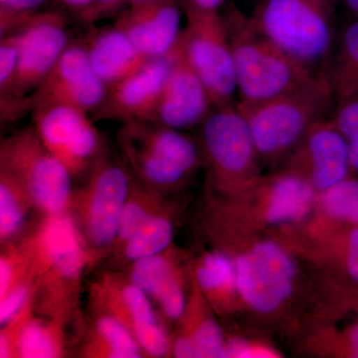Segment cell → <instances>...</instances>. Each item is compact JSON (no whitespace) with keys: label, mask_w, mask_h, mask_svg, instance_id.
Wrapping results in <instances>:
<instances>
[{"label":"cell","mask_w":358,"mask_h":358,"mask_svg":"<svg viewBox=\"0 0 358 358\" xmlns=\"http://www.w3.org/2000/svg\"><path fill=\"white\" fill-rule=\"evenodd\" d=\"M222 18L234 59L237 103L262 102L324 75L313 72L282 51L236 7L227 9Z\"/></svg>","instance_id":"obj_1"},{"label":"cell","mask_w":358,"mask_h":358,"mask_svg":"<svg viewBox=\"0 0 358 358\" xmlns=\"http://www.w3.org/2000/svg\"><path fill=\"white\" fill-rule=\"evenodd\" d=\"M341 0H260L250 16L259 31L308 69L324 74L333 56Z\"/></svg>","instance_id":"obj_2"},{"label":"cell","mask_w":358,"mask_h":358,"mask_svg":"<svg viewBox=\"0 0 358 358\" xmlns=\"http://www.w3.org/2000/svg\"><path fill=\"white\" fill-rule=\"evenodd\" d=\"M336 100L324 75L288 93L258 103H236L257 152L277 159L293 150L315 122L327 119Z\"/></svg>","instance_id":"obj_3"},{"label":"cell","mask_w":358,"mask_h":358,"mask_svg":"<svg viewBox=\"0 0 358 358\" xmlns=\"http://www.w3.org/2000/svg\"><path fill=\"white\" fill-rule=\"evenodd\" d=\"M20 55L13 84L0 96L1 121L9 122L31 110L30 98L69 46L62 13L42 11L20 28Z\"/></svg>","instance_id":"obj_4"},{"label":"cell","mask_w":358,"mask_h":358,"mask_svg":"<svg viewBox=\"0 0 358 358\" xmlns=\"http://www.w3.org/2000/svg\"><path fill=\"white\" fill-rule=\"evenodd\" d=\"M0 169L49 216L63 213L69 203L72 174L45 148L33 127L2 141Z\"/></svg>","instance_id":"obj_5"},{"label":"cell","mask_w":358,"mask_h":358,"mask_svg":"<svg viewBox=\"0 0 358 358\" xmlns=\"http://www.w3.org/2000/svg\"><path fill=\"white\" fill-rule=\"evenodd\" d=\"M176 48L204 84L214 107L236 103L234 59L221 13L187 18Z\"/></svg>","instance_id":"obj_6"},{"label":"cell","mask_w":358,"mask_h":358,"mask_svg":"<svg viewBox=\"0 0 358 358\" xmlns=\"http://www.w3.org/2000/svg\"><path fill=\"white\" fill-rule=\"evenodd\" d=\"M33 129L45 148L72 176L85 171L101 157V136L90 113L63 103L32 108Z\"/></svg>","instance_id":"obj_7"},{"label":"cell","mask_w":358,"mask_h":358,"mask_svg":"<svg viewBox=\"0 0 358 358\" xmlns=\"http://www.w3.org/2000/svg\"><path fill=\"white\" fill-rule=\"evenodd\" d=\"M201 143L212 174L220 185H242L253 176L259 155L236 103L214 108L201 124Z\"/></svg>","instance_id":"obj_8"},{"label":"cell","mask_w":358,"mask_h":358,"mask_svg":"<svg viewBox=\"0 0 358 358\" xmlns=\"http://www.w3.org/2000/svg\"><path fill=\"white\" fill-rule=\"evenodd\" d=\"M237 291L258 313L275 312L291 296L296 268L281 245L265 241L238 257Z\"/></svg>","instance_id":"obj_9"},{"label":"cell","mask_w":358,"mask_h":358,"mask_svg":"<svg viewBox=\"0 0 358 358\" xmlns=\"http://www.w3.org/2000/svg\"><path fill=\"white\" fill-rule=\"evenodd\" d=\"M131 192V180L124 167L107 157L96 160L80 199L85 235L96 248H106L115 242Z\"/></svg>","instance_id":"obj_10"},{"label":"cell","mask_w":358,"mask_h":358,"mask_svg":"<svg viewBox=\"0 0 358 358\" xmlns=\"http://www.w3.org/2000/svg\"><path fill=\"white\" fill-rule=\"evenodd\" d=\"M108 86L96 74L84 42H71L31 98L34 106L63 103L94 114L107 95Z\"/></svg>","instance_id":"obj_11"},{"label":"cell","mask_w":358,"mask_h":358,"mask_svg":"<svg viewBox=\"0 0 358 358\" xmlns=\"http://www.w3.org/2000/svg\"><path fill=\"white\" fill-rule=\"evenodd\" d=\"M169 55L171 71L152 122L178 131L201 126L215 108L208 91L176 46Z\"/></svg>","instance_id":"obj_12"},{"label":"cell","mask_w":358,"mask_h":358,"mask_svg":"<svg viewBox=\"0 0 358 358\" xmlns=\"http://www.w3.org/2000/svg\"><path fill=\"white\" fill-rule=\"evenodd\" d=\"M171 68V55L150 59L131 76L108 87L105 100L94 115L122 122H152Z\"/></svg>","instance_id":"obj_13"},{"label":"cell","mask_w":358,"mask_h":358,"mask_svg":"<svg viewBox=\"0 0 358 358\" xmlns=\"http://www.w3.org/2000/svg\"><path fill=\"white\" fill-rule=\"evenodd\" d=\"M299 145L291 171L310 180L315 189L324 192L352 173L348 143L331 117L315 122Z\"/></svg>","instance_id":"obj_14"},{"label":"cell","mask_w":358,"mask_h":358,"mask_svg":"<svg viewBox=\"0 0 358 358\" xmlns=\"http://www.w3.org/2000/svg\"><path fill=\"white\" fill-rule=\"evenodd\" d=\"M182 13L180 0H152L129 6L115 24L145 57H162L178 43Z\"/></svg>","instance_id":"obj_15"},{"label":"cell","mask_w":358,"mask_h":358,"mask_svg":"<svg viewBox=\"0 0 358 358\" xmlns=\"http://www.w3.org/2000/svg\"><path fill=\"white\" fill-rule=\"evenodd\" d=\"M84 43L92 67L108 87L131 76L150 60L115 24L91 31Z\"/></svg>","instance_id":"obj_16"},{"label":"cell","mask_w":358,"mask_h":358,"mask_svg":"<svg viewBox=\"0 0 358 358\" xmlns=\"http://www.w3.org/2000/svg\"><path fill=\"white\" fill-rule=\"evenodd\" d=\"M110 296L112 315L131 329L141 350L150 357H164L169 352V339L148 294L131 282L119 287Z\"/></svg>","instance_id":"obj_17"},{"label":"cell","mask_w":358,"mask_h":358,"mask_svg":"<svg viewBox=\"0 0 358 358\" xmlns=\"http://www.w3.org/2000/svg\"><path fill=\"white\" fill-rule=\"evenodd\" d=\"M40 257L62 279L76 281L83 272L87 256L76 224L64 213L50 216L40 232Z\"/></svg>","instance_id":"obj_18"},{"label":"cell","mask_w":358,"mask_h":358,"mask_svg":"<svg viewBox=\"0 0 358 358\" xmlns=\"http://www.w3.org/2000/svg\"><path fill=\"white\" fill-rule=\"evenodd\" d=\"M131 282L154 299L169 319L178 320L185 313L182 287L171 261L162 254L134 262Z\"/></svg>","instance_id":"obj_19"},{"label":"cell","mask_w":358,"mask_h":358,"mask_svg":"<svg viewBox=\"0 0 358 358\" xmlns=\"http://www.w3.org/2000/svg\"><path fill=\"white\" fill-rule=\"evenodd\" d=\"M315 189L310 180L293 171L275 178L268 193L266 221L279 225L300 220L310 210Z\"/></svg>","instance_id":"obj_20"},{"label":"cell","mask_w":358,"mask_h":358,"mask_svg":"<svg viewBox=\"0 0 358 358\" xmlns=\"http://www.w3.org/2000/svg\"><path fill=\"white\" fill-rule=\"evenodd\" d=\"M324 76L336 102L358 95V17L339 33Z\"/></svg>","instance_id":"obj_21"},{"label":"cell","mask_w":358,"mask_h":358,"mask_svg":"<svg viewBox=\"0 0 358 358\" xmlns=\"http://www.w3.org/2000/svg\"><path fill=\"white\" fill-rule=\"evenodd\" d=\"M173 224L152 211L141 223L133 236L124 242V256L131 262L157 255L166 250L173 239Z\"/></svg>","instance_id":"obj_22"},{"label":"cell","mask_w":358,"mask_h":358,"mask_svg":"<svg viewBox=\"0 0 358 358\" xmlns=\"http://www.w3.org/2000/svg\"><path fill=\"white\" fill-rule=\"evenodd\" d=\"M96 345L99 357L138 358L141 357L140 345L131 329L114 315H102L96 322Z\"/></svg>","instance_id":"obj_23"},{"label":"cell","mask_w":358,"mask_h":358,"mask_svg":"<svg viewBox=\"0 0 358 358\" xmlns=\"http://www.w3.org/2000/svg\"><path fill=\"white\" fill-rule=\"evenodd\" d=\"M222 331L215 320L205 319L190 334L179 336L173 345V355L179 358L223 357Z\"/></svg>","instance_id":"obj_24"},{"label":"cell","mask_w":358,"mask_h":358,"mask_svg":"<svg viewBox=\"0 0 358 358\" xmlns=\"http://www.w3.org/2000/svg\"><path fill=\"white\" fill-rule=\"evenodd\" d=\"M31 203L20 186L0 173V237L1 241L17 234L26 217V207Z\"/></svg>","instance_id":"obj_25"},{"label":"cell","mask_w":358,"mask_h":358,"mask_svg":"<svg viewBox=\"0 0 358 358\" xmlns=\"http://www.w3.org/2000/svg\"><path fill=\"white\" fill-rule=\"evenodd\" d=\"M200 288L212 294L228 293L237 289L236 266L222 253L214 252L204 257L196 270Z\"/></svg>","instance_id":"obj_26"},{"label":"cell","mask_w":358,"mask_h":358,"mask_svg":"<svg viewBox=\"0 0 358 358\" xmlns=\"http://www.w3.org/2000/svg\"><path fill=\"white\" fill-rule=\"evenodd\" d=\"M18 357L24 358L57 357L61 353L60 341L52 327L39 320H28L18 334Z\"/></svg>","instance_id":"obj_27"},{"label":"cell","mask_w":358,"mask_h":358,"mask_svg":"<svg viewBox=\"0 0 358 358\" xmlns=\"http://www.w3.org/2000/svg\"><path fill=\"white\" fill-rule=\"evenodd\" d=\"M324 192L322 206L331 217L358 226V180L346 178Z\"/></svg>","instance_id":"obj_28"},{"label":"cell","mask_w":358,"mask_h":358,"mask_svg":"<svg viewBox=\"0 0 358 358\" xmlns=\"http://www.w3.org/2000/svg\"><path fill=\"white\" fill-rule=\"evenodd\" d=\"M331 120L348 143L352 173H358V95L336 102Z\"/></svg>","instance_id":"obj_29"},{"label":"cell","mask_w":358,"mask_h":358,"mask_svg":"<svg viewBox=\"0 0 358 358\" xmlns=\"http://www.w3.org/2000/svg\"><path fill=\"white\" fill-rule=\"evenodd\" d=\"M48 0H0V36L20 29L42 13Z\"/></svg>","instance_id":"obj_30"},{"label":"cell","mask_w":358,"mask_h":358,"mask_svg":"<svg viewBox=\"0 0 358 358\" xmlns=\"http://www.w3.org/2000/svg\"><path fill=\"white\" fill-rule=\"evenodd\" d=\"M20 29L2 35L0 39V96L6 94L13 84L20 55Z\"/></svg>","instance_id":"obj_31"},{"label":"cell","mask_w":358,"mask_h":358,"mask_svg":"<svg viewBox=\"0 0 358 358\" xmlns=\"http://www.w3.org/2000/svg\"><path fill=\"white\" fill-rule=\"evenodd\" d=\"M30 287L28 282H17L0 298V324L6 326L20 315L25 307L29 296Z\"/></svg>","instance_id":"obj_32"},{"label":"cell","mask_w":358,"mask_h":358,"mask_svg":"<svg viewBox=\"0 0 358 358\" xmlns=\"http://www.w3.org/2000/svg\"><path fill=\"white\" fill-rule=\"evenodd\" d=\"M338 249L346 275L358 286V226H352L343 233Z\"/></svg>","instance_id":"obj_33"},{"label":"cell","mask_w":358,"mask_h":358,"mask_svg":"<svg viewBox=\"0 0 358 358\" xmlns=\"http://www.w3.org/2000/svg\"><path fill=\"white\" fill-rule=\"evenodd\" d=\"M129 1L131 0H95L93 4L78 17L82 22L94 24L110 14L115 13L124 4H129Z\"/></svg>","instance_id":"obj_34"},{"label":"cell","mask_w":358,"mask_h":358,"mask_svg":"<svg viewBox=\"0 0 358 358\" xmlns=\"http://www.w3.org/2000/svg\"><path fill=\"white\" fill-rule=\"evenodd\" d=\"M226 0H180L186 18L220 14Z\"/></svg>","instance_id":"obj_35"},{"label":"cell","mask_w":358,"mask_h":358,"mask_svg":"<svg viewBox=\"0 0 358 358\" xmlns=\"http://www.w3.org/2000/svg\"><path fill=\"white\" fill-rule=\"evenodd\" d=\"M268 350H260L252 346L242 339L235 338L225 343L223 357H271Z\"/></svg>","instance_id":"obj_36"},{"label":"cell","mask_w":358,"mask_h":358,"mask_svg":"<svg viewBox=\"0 0 358 358\" xmlns=\"http://www.w3.org/2000/svg\"><path fill=\"white\" fill-rule=\"evenodd\" d=\"M15 270L13 261L7 257H1L0 260V298L4 296L9 291L15 282Z\"/></svg>","instance_id":"obj_37"},{"label":"cell","mask_w":358,"mask_h":358,"mask_svg":"<svg viewBox=\"0 0 358 358\" xmlns=\"http://www.w3.org/2000/svg\"><path fill=\"white\" fill-rule=\"evenodd\" d=\"M343 352L346 357L358 358V322L352 324L343 334Z\"/></svg>","instance_id":"obj_38"},{"label":"cell","mask_w":358,"mask_h":358,"mask_svg":"<svg viewBox=\"0 0 358 358\" xmlns=\"http://www.w3.org/2000/svg\"><path fill=\"white\" fill-rule=\"evenodd\" d=\"M57 1L66 8L76 13L79 16L80 14L87 10L95 0H57Z\"/></svg>","instance_id":"obj_39"},{"label":"cell","mask_w":358,"mask_h":358,"mask_svg":"<svg viewBox=\"0 0 358 358\" xmlns=\"http://www.w3.org/2000/svg\"><path fill=\"white\" fill-rule=\"evenodd\" d=\"M345 6L346 10L348 11L353 18L358 17V0H341Z\"/></svg>","instance_id":"obj_40"},{"label":"cell","mask_w":358,"mask_h":358,"mask_svg":"<svg viewBox=\"0 0 358 358\" xmlns=\"http://www.w3.org/2000/svg\"><path fill=\"white\" fill-rule=\"evenodd\" d=\"M350 299H352V305L358 310V291H353Z\"/></svg>","instance_id":"obj_41"},{"label":"cell","mask_w":358,"mask_h":358,"mask_svg":"<svg viewBox=\"0 0 358 358\" xmlns=\"http://www.w3.org/2000/svg\"><path fill=\"white\" fill-rule=\"evenodd\" d=\"M148 1H152V0H131V1H129V6H131V4L143 3V2Z\"/></svg>","instance_id":"obj_42"},{"label":"cell","mask_w":358,"mask_h":358,"mask_svg":"<svg viewBox=\"0 0 358 358\" xmlns=\"http://www.w3.org/2000/svg\"><path fill=\"white\" fill-rule=\"evenodd\" d=\"M260 1V0H258V2Z\"/></svg>","instance_id":"obj_43"}]
</instances>
